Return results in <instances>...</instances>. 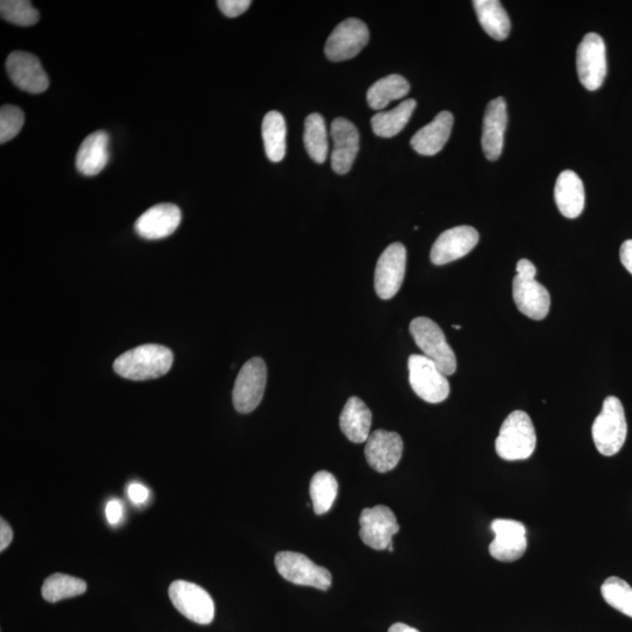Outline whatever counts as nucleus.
Returning a JSON list of instances; mask_svg holds the SVG:
<instances>
[{"label":"nucleus","mask_w":632,"mask_h":632,"mask_svg":"<svg viewBox=\"0 0 632 632\" xmlns=\"http://www.w3.org/2000/svg\"><path fill=\"white\" fill-rule=\"evenodd\" d=\"M174 355L167 347L143 345L123 353L114 362L115 373L130 381H147L166 375Z\"/></svg>","instance_id":"f257e3e1"},{"label":"nucleus","mask_w":632,"mask_h":632,"mask_svg":"<svg viewBox=\"0 0 632 632\" xmlns=\"http://www.w3.org/2000/svg\"><path fill=\"white\" fill-rule=\"evenodd\" d=\"M537 448V434L530 416L525 411H513L501 425L496 441V451L508 462L526 460Z\"/></svg>","instance_id":"f03ea898"},{"label":"nucleus","mask_w":632,"mask_h":632,"mask_svg":"<svg viewBox=\"0 0 632 632\" xmlns=\"http://www.w3.org/2000/svg\"><path fill=\"white\" fill-rule=\"evenodd\" d=\"M597 451L606 457L620 452L627 439L628 423L623 404L615 396L604 400L601 414L596 417L592 429Z\"/></svg>","instance_id":"7ed1b4c3"},{"label":"nucleus","mask_w":632,"mask_h":632,"mask_svg":"<svg viewBox=\"0 0 632 632\" xmlns=\"http://www.w3.org/2000/svg\"><path fill=\"white\" fill-rule=\"evenodd\" d=\"M410 333L424 356L434 361L446 376L456 373L457 359L455 352L446 341L445 334L435 321L429 318H416L411 321Z\"/></svg>","instance_id":"20e7f679"},{"label":"nucleus","mask_w":632,"mask_h":632,"mask_svg":"<svg viewBox=\"0 0 632 632\" xmlns=\"http://www.w3.org/2000/svg\"><path fill=\"white\" fill-rule=\"evenodd\" d=\"M408 368L410 386L423 401L437 404L449 397L448 376L444 375L437 364L427 356L411 355Z\"/></svg>","instance_id":"39448f33"},{"label":"nucleus","mask_w":632,"mask_h":632,"mask_svg":"<svg viewBox=\"0 0 632 632\" xmlns=\"http://www.w3.org/2000/svg\"><path fill=\"white\" fill-rule=\"evenodd\" d=\"M267 383L266 363L260 357L247 361L237 376L232 400L240 414H250L263 401Z\"/></svg>","instance_id":"423d86ee"},{"label":"nucleus","mask_w":632,"mask_h":632,"mask_svg":"<svg viewBox=\"0 0 632 632\" xmlns=\"http://www.w3.org/2000/svg\"><path fill=\"white\" fill-rule=\"evenodd\" d=\"M577 74L583 87L588 91H597L606 80L607 50L602 37L597 33H588L577 48Z\"/></svg>","instance_id":"0eeeda50"},{"label":"nucleus","mask_w":632,"mask_h":632,"mask_svg":"<svg viewBox=\"0 0 632 632\" xmlns=\"http://www.w3.org/2000/svg\"><path fill=\"white\" fill-rule=\"evenodd\" d=\"M169 597L174 607L188 620L201 625L214 621V600L205 589L195 583L183 580L171 583Z\"/></svg>","instance_id":"6e6552de"},{"label":"nucleus","mask_w":632,"mask_h":632,"mask_svg":"<svg viewBox=\"0 0 632 632\" xmlns=\"http://www.w3.org/2000/svg\"><path fill=\"white\" fill-rule=\"evenodd\" d=\"M278 573L288 582L298 586L328 590L332 586L329 570L315 565L306 555L295 552H280L276 556Z\"/></svg>","instance_id":"1a4fd4ad"},{"label":"nucleus","mask_w":632,"mask_h":632,"mask_svg":"<svg viewBox=\"0 0 632 632\" xmlns=\"http://www.w3.org/2000/svg\"><path fill=\"white\" fill-rule=\"evenodd\" d=\"M369 30L360 19L349 18L332 32L327 40L325 53L334 63L353 59L369 43Z\"/></svg>","instance_id":"9d476101"},{"label":"nucleus","mask_w":632,"mask_h":632,"mask_svg":"<svg viewBox=\"0 0 632 632\" xmlns=\"http://www.w3.org/2000/svg\"><path fill=\"white\" fill-rule=\"evenodd\" d=\"M360 537L368 547L383 551L393 546V538L400 532L396 515L389 507L379 505L366 508L360 515Z\"/></svg>","instance_id":"9b49d317"},{"label":"nucleus","mask_w":632,"mask_h":632,"mask_svg":"<svg viewBox=\"0 0 632 632\" xmlns=\"http://www.w3.org/2000/svg\"><path fill=\"white\" fill-rule=\"evenodd\" d=\"M405 269L407 250L401 243L391 244L381 254L375 270V291L381 299H393L401 290Z\"/></svg>","instance_id":"f8f14e48"},{"label":"nucleus","mask_w":632,"mask_h":632,"mask_svg":"<svg viewBox=\"0 0 632 632\" xmlns=\"http://www.w3.org/2000/svg\"><path fill=\"white\" fill-rule=\"evenodd\" d=\"M494 540L490 545L492 558L501 562L517 561L527 549L526 527L517 520L497 519L492 522Z\"/></svg>","instance_id":"ddd939ff"},{"label":"nucleus","mask_w":632,"mask_h":632,"mask_svg":"<svg viewBox=\"0 0 632 632\" xmlns=\"http://www.w3.org/2000/svg\"><path fill=\"white\" fill-rule=\"evenodd\" d=\"M6 71L13 84L24 92L41 94L50 86V80L40 60L31 53L12 52L6 60Z\"/></svg>","instance_id":"4468645a"},{"label":"nucleus","mask_w":632,"mask_h":632,"mask_svg":"<svg viewBox=\"0 0 632 632\" xmlns=\"http://www.w3.org/2000/svg\"><path fill=\"white\" fill-rule=\"evenodd\" d=\"M479 243V233L472 226H457L439 236L431 249L432 264L443 266L469 254Z\"/></svg>","instance_id":"2eb2a0df"},{"label":"nucleus","mask_w":632,"mask_h":632,"mask_svg":"<svg viewBox=\"0 0 632 632\" xmlns=\"http://www.w3.org/2000/svg\"><path fill=\"white\" fill-rule=\"evenodd\" d=\"M513 299L519 311L533 320H544L551 309V294L535 276L517 274L513 279Z\"/></svg>","instance_id":"dca6fc26"},{"label":"nucleus","mask_w":632,"mask_h":632,"mask_svg":"<svg viewBox=\"0 0 632 632\" xmlns=\"http://www.w3.org/2000/svg\"><path fill=\"white\" fill-rule=\"evenodd\" d=\"M364 455L375 471L386 473L394 470L403 455L402 437L396 432L376 430L368 438Z\"/></svg>","instance_id":"f3484780"},{"label":"nucleus","mask_w":632,"mask_h":632,"mask_svg":"<svg viewBox=\"0 0 632 632\" xmlns=\"http://www.w3.org/2000/svg\"><path fill=\"white\" fill-rule=\"evenodd\" d=\"M182 222V211L175 204L162 203L153 206L137 219V235L148 240L167 238Z\"/></svg>","instance_id":"a211bd4d"},{"label":"nucleus","mask_w":632,"mask_h":632,"mask_svg":"<svg viewBox=\"0 0 632 632\" xmlns=\"http://www.w3.org/2000/svg\"><path fill=\"white\" fill-rule=\"evenodd\" d=\"M331 136L334 142L332 168L336 174L346 175L360 150L359 130L345 118L332 122Z\"/></svg>","instance_id":"6ab92c4d"},{"label":"nucleus","mask_w":632,"mask_h":632,"mask_svg":"<svg viewBox=\"0 0 632 632\" xmlns=\"http://www.w3.org/2000/svg\"><path fill=\"white\" fill-rule=\"evenodd\" d=\"M507 109L504 98L492 100L486 107L482 146L487 160L497 161L504 149Z\"/></svg>","instance_id":"aec40b11"},{"label":"nucleus","mask_w":632,"mask_h":632,"mask_svg":"<svg viewBox=\"0 0 632 632\" xmlns=\"http://www.w3.org/2000/svg\"><path fill=\"white\" fill-rule=\"evenodd\" d=\"M453 115L450 112L439 113L434 121L412 137L410 144L419 155L434 156L442 151L449 141L453 127Z\"/></svg>","instance_id":"412c9836"},{"label":"nucleus","mask_w":632,"mask_h":632,"mask_svg":"<svg viewBox=\"0 0 632 632\" xmlns=\"http://www.w3.org/2000/svg\"><path fill=\"white\" fill-rule=\"evenodd\" d=\"M555 203L562 216L574 219L585 209L586 194L581 178L572 170L562 171L555 184Z\"/></svg>","instance_id":"4be33fe9"},{"label":"nucleus","mask_w":632,"mask_h":632,"mask_svg":"<svg viewBox=\"0 0 632 632\" xmlns=\"http://www.w3.org/2000/svg\"><path fill=\"white\" fill-rule=\"evenodd\" d=\"M373 414L359 397H350L340 416V428L350 442L360 444L368 441L372 429Z\"/></svg>","instance_id":"5701e85b"},{"label":"nucleus","mask_w":632,"mask_h":632,"mask_svg":"<svg viewBox=\"0 0 632 632\" xmlns=\"http://www.w3.org/2000/svg\"><path fill=\"white\" fill-rule=\"evenodd\" d=\"M109 161V135L103 130L88 135L77 155V169L84 176L99 175Z\"/></svg>","instance_id":"b1692460"},{"label":"nucleus","mask_w":632,"mask_h":632,"mask_svg":"<svg viewBox=\"0 0 632 632\" xmlns=\"http://www.w3.org/2000/svg\"><path fill=\"white\" fill-rule=\"evenodd\" d=\"M480 25L490 37L498 41L510 36L511 20L498 0H474Z\"/></svg>","instance_id":"393cba45"},{"label":"nucleus","mask_w":632,"mask_h":632,"mask_svg":"<svg viewBox=\"0 0 632 632\" xmlns=\"http://www.w3.org/2000/svg\"><path fill=\"white\" fill-rule=\"evenodd\" d=\"M261 133H263L267 158L273 163L283 161L286 155L287 136L284 116L276 111L267 113L263 121V127H261Z\"/></svg>","instance_id":"a878e982"},{"label":"nucleus","mask_w":632,"mask_h":632,"mask_svg":"<svg viewBox=\"0 0 632 632\" xmlns=\"http://www.w3.org/2000/svg\"><path fill=\"white\" fill-rule=\"evenodd\" d=\"M410 92V85L402 75L391 74L388 77L376 81L368 89L367 101L374 111H382L390 102L403 99Z\"/></svg>","instance_id":"bb28decb"},{"label":"nucleus","mask_w":632,"mask_h":632,"mask_svg":"<svg viewBox=\"0 0 632 632\" xmlns=\"http://www.w3.org/2000/svg\"><path fill=\"white\" fill-rule=\"evenodd\" d=\"M417 102L414 99L405 100L390 112H380L373 116L372 127L375 135L390 139L400 134L408 125L414 114Z\"/></svg>","instance_id":"cd10ccee"},{"label":"nucleus","mask_w":632,"mask_h":632,"mask_svg":"<svg viewBox=\"0 0 632 632\" xmlns=\"http://www.w3.org/2000/svg\"><path fill=\"white\" fill-rule=\"evenodd\" d=\"M87 583L78 577L53 574L44 582L41 588V595L50 603H57L71 597L80 596L86 593Z\"/></svg>","instance_id":"c85d7f7f"},{"label":"nucleus","mask_w":632,"mask_h":632,"mask_svg":"<svg viewBox=\"0 0 632 632\" xmlns=\"http://www.w3.org/2000/svg\"><path fill=\"white\" fill-rule=\"evenodd\" d=\"M338 480L332 473L320 471L314 474L309 494H311L315 514L322 515L331 511L336 497H338Z\"/></svg>","instance_id":"c756f323"},{"label":"nucleus","mask_w":632,"mask_h":632,"mask_svg":"<svg viewBox=\"0 0 632 632\" xmlns=\"http://www.w3.org/2000/svg\"><path fill=\"white\" fill-rule=\"evenodd\" d=\"M305 148L316 163H325L328 156V133L325 119L320 114H311L305 121Z\"/></svg>","instance_id":"7c9ffc66"},{"label":"nucleus","mask_w":632,"mask_h":632,"mask_svg":"<svg viewBox=\"0 0 632 632\" xmlns=\"http://www.w3.org/2000/svg\"><path fill=\"white\" fill-rule=\"evenodd\" d=\"M601 594L609 606L632 618V587L620 577H609L601 587Z\"/></svg>","instance_id":"2f4dec72"},{"label":"nucleus","mask_w":632,"mask_h":632,"mask_svg":"<svg viewBox=\"0 0 632 632\" xmlns=\"http://www.w3.org/2000/svg\"><path fill=\"white\" fill-rule=\"evenodd\" d=\"M0 15L11 24L18 26H33L39 22V12L27 0H2Z\"/></svg>","instance_id":"473e14b6"},{"label":"nucleus","mask_w":632,"mask_h":632,"mask_svg":"<svg viewBox=\"0 0 632 632\" xmlns=\"http://www.w3.org/2000/svg\"><path fill=\"white\" fill-rule=\"evenodd\" d=\"M25 115L17 106H3L0 109V143L9 142L22 132Z\"/></svg>","instance_id":"72a5a7b5"},{"label":"nucleus","mask_w":632,"mask_h":632,"mask_svg":"<svg viewBox=\"0 0 632 632\" xmlns=\"http://www.w3.org/2000/svg\"><path fill=\"white\" fill-rule=\"evenodd\" d=\"M218 8L226 17L237 18L250 9L251 0H219Z\"/></svg>","instance_id":"f704fd0d"},{"label":"nucleus","mask_w":632,"mask_h":632,"mask_svg":"<svg viewBox=\"0 0 632 632\" xmlns=\"http://www.w3.org/2000/svg\"><path fill=\"white\" fill-rule=\"evenodd\" d=\"M106 517L111 525H118L123 518V506L120 500L112 499L106 506Z\"/></svg>","instance_id":"c9c22d12"},{"label":"nucleus","mask_w":632,"mask_h":632,"mask_svg":"<svg viewBox=\"0 0 632 632\" xmlns=\"http://www.w3.org/2000/svg\"><path fill=\"white\" fill-rule=\"evenodd\" d=\"M128 497L135 505L147 503L149 498V490L146 486L139 483L130 484L128 487Z\"/></svg>","instance_id":"e433bc0d"},{"label":"nucleus","mask_w":632,"mask_h":632,"mask_svg":"<svg viewBox=\"0 0 632 632\" xmlns=\"http://www.w3.org/2000/svg\"><path fill=\"white\" fill-rule=\"evenodd\" d=\"M13 539V531L8 522L4 519L0 521V551L4 552Z\"/></svg>","instance_id":"4c0bfd02"},{"label":"nucleus","mask_w":632,"mask_h":632,"mask_svg":"<svg viewBox=\"0 0 632 632\" xmlns=\"http://www.w3.org/2000/svg\"><path fill=\"white\" fill-rule=\"evenodd\" d=\"M620 257L625 269L632 274V239L623 243L621 246Z\"/></svg>","instance_id":"58836bf2"},{"label":"nucleus","mask_w":632,"mask_h":632,"mask_svg":"<svg viewBox=\"0 0 632 632\" xmlns=\"http://www.w3.org/2000/svg\"><path fill=\"white\" fill-rule=\"evenodd\" d=\"M388 632H421L415 628L409 627V625L404 623H395L391 625Z\"/></svg>","instance_id":"ea45409f"},{"label":"nucleus","mask_w":632,"mask_h":632,"mask_svg":"<svg viewBox=\"0 0 632 632\" xmlns=\"http://www.w3.org/2000/svg\"><path fill=\"white\" fill-rule=\"evenodd\" d=\"M452 328H453V329H458V331H459V329H462V327H460V326H456V325H453V326H452Z\"/></svg>","instance_id":"a19ab883"}]
</instances>
